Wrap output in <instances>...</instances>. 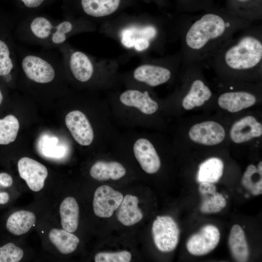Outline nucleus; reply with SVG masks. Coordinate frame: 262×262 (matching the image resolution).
<instances>
[{"mask_svg":"<svg viewBox=\"0 0 262 262\" xmlns=\"http://www.w3.org/2000/svg\"><path fill=\"white\" fill-rule=\"evenodd\" d=\"M123 198V195L108 185H102L95 191L93 201L95 214L99 217H111L118 209Z\"/></svg>","mask_w":262,"mask_h":262,"instance_id":"obj_8","label":"nucleus"},{"mask_svg":"<svg viewBox=\"0 0 262 262\" xmlns=\"http://www.w3.org/2000/svg\"><path fill=\"white\" fill-rule=\"evenodd\" d=\"M228 244L232 256L236 261H247L249 255L248 244L245 232L239 225H234L231 228Z\"/></svg>","mask_w":262,"mask_h":262,"instance_id":"obj_20","label":"nucleus"},{"mask_svg":"<svg viewBox=\"0 0 262 262\" xmlns=\"http://www.w3.org/2000/svg\"><path fill=\"white\" fill-rule=\"evenodd\" d=\"M160 35V30L158 26L148 24L124 28L120 33V39L126 48L142 51L148 49L159 38Z\"/></svg>","mask_w":262,"mask_h":262,"instance_id":"obj_6","label":"nucleus"},{"mask_svg":"<svg viewBox=\"0 0 262 262\" xmlns=\"http://www.w3.org/2000/svg\"><path fill=\"white\" fill-rule=\"evenodd\" d=\"M262 134V125L251 115L246 116L235 122L230 131V137L235 143H242Z\"/></svg>","mask_w":262,"mask_h":262,"instance_id":"obj_15","label":"nucleus"},{"mask_svg":"<svg viewBox=\"0 0 262 262\" xmlns=\"http://www.w3.org/2000/svg\"><path fill=\"white\" fill-rule=\"evenodd\" d=\"M13 179L11 175L6 173H0V185L4 187H8L13 183Z\"/></svg>","mask_w":262,"mask_h":262,"instance_id":"obj_32","label":"nucleus"},{"mask_svg":"<svg viewBox=\"0 0 262 262\" xmlns=\"http://www.w3.org/2000/svg\"><path fill=\"white\" fill-rule=\"evenodd\" d=\"M258 173L261 175L262 176V162H260L258 165V167L257 168Z\"/></svg>","mask_w":262,"mask_h":262,"instance_id":"obj_34","label":"nucleus"},{"mask_svg":"<svg viewBox=\"0 0 262 262\" xmlns=\"http://www.w3.org/2000/svg\"><path fill=\"white\" fill-rule=\"evenodd\" d=\"M3 100V95L2 94V92L1 90L0 89V105L1 103Z\"/></svg>","mask_w":262,"mask_h":262,"instance_id":"obj_36","label":"nucleus"},{"mask_svg":"<svg viewBox=\"0 0 262 262\" xmlns=\"http://www.w3.org/2000/svg\"><path fill=\"white\" fill-rule=\"evenodd\" d=\"M125 168L116 161H98L90 170V176L98 181L117 180L125 176Z\"/></svg>","mask_w":262,"mask_h":262,"instance_id":"obj_19","label":"nucleus"},{"mask_svg":"<svg viewBox=\"0 0 262 262\" xmlns=\"http://www.w3.org/2000/svg\"><path fill=\"white\" fill-rule=\"evenodd\" d=\"M65 15L79 17L98 18L115 14L130 0H62Z\"/></svg>","mask_w":262,"mask_h":262,"instance_id":"obj_4","label":"nucleus"},{"mask_svg":"<svg viewBox=\"0 0 262 262\" xmlns=\"http://www.w3.org/2000/svg\"><path fill=\"white\" fill-rule=\"evenodd\" d=\"M57 0H16L24 15L37 13L40 9Z\"/></svg>","mask_w":262,"mask_h":262,"instance_id":"obj_31","label":"nucleus"},{"mask_svg":"<svg viewBox=\"0 0 262 262\" xmlns=\"http://www.w3.org/2000/svg\"><path fill=\"white\" fill-rule=\"evenodd\" d=\"M19 128L18 119L9 115L0 119V145H8L16 139Z\"/></svg>","mask_w":262,"mask_h":262,"instance_id":"obj_27","label":"nucleus"},{"mask_svg":"<svg viewBox=\"0 0 262 262\" xmlns=\"http://www.w3.org/2000/svg\"><path fill=\"white\" fill-rule=\"evenodd\" d=\"M258 173L256 167L253 164L249 165L243 176L241 183L243 186L253 195L258 196L262 193V179L254 181L253 176Z\"/></svg>","mask_w":262,"mask_h":262,"instance_id":"obj_28","label":"nucleus"},{"mask_svg":"<svg viewBox=\"0 0 262 262\" xmlns=\"http://www.w3.org/2000/svg\"><path fill=\"white\" fill-rule=\"evenodd\" d=\"M254 22L235 15L205 13L192 20L185 21L180 28L181 61L185 64L206 61L236 33Z\"/></svg>","mask_w":262,"mask_h":262,"instance_id":"obj_1","label":"nucleus"},{"mask_svg":"<svg viewBox=\"0 0 262 262\" xmlns=\"http://www.w3.org/2000/svg\"><path fill=\"white\" fill-rule=\"evenodd\" d=\"M212 95L209 87L201 80H195L182 100V105L187 110L193 109L202 105L210 98Z\"/></svg>","mask_w":262,"mask_h":262,"instance_id":"obj_21","label":"nucleus"},{"mask_svg":"<svg viewBox=\"0 0 262 262\" xmlns=\"http://www.w3.org/2000/svg\"><path fill=\"white\" fill-rule=\"evenodd\" d=\"M49 238L58 250L63 254L74 251L80 242L77 236L64 229H52L49 232Z\"/></svg>","mask_w":262,"mask_h":262,"instance_id":"obj_24","label":"nucleus"},{"mask_svg":"<svg viewBox=\"0 0 262 262\" xmlns=\"http://www.w3.org/2000/svg\"><path fill=\"white\" fill-rule=\"evenodd\" d=\"M134 79L151 87L167 82L171 72L167 67L157 64H144L136 67L133 72Z\"/></svg>","mask_w":262,"mask_h":262,"instance_id":"obj_14","label":"nucleus"},{"mask_svg":"<svg viewBox=\"0 0 262 262\" xmlns=\"http://www.w3.org/2000/svg\"><path fill=\"white\" fill-rule=\"evenodd\" d=\"M17 168L20 177L25 180L31 190L38 192L43 188L48 174L45 165L33 159L25 157L18 161Z\"/></svg>","mask_w":262,"mask_h":262,"instance_id":"obj_10","label":"nucleus"},{"mask_svg":"<svg viewBox=\"0 0 262 262\" xmlns=\"http://www.w3.org/2000/svg\"><path fill=\"white\" fill-rule=\"evenodd\" d=\"M134 156L142 169L147 173H156L161 166L159 155L152 143L144 137L138 138L133 145Z\"/></svg>","mask_w":262,"mask_h":262,"instance_id":"obj_12","label":"nucleus"},{"mask_svg":"<svg viewBox=\"0 0 262 262\" xmlns=\"http://www.w3.org/2000/svg\"><path fill=\"white\" fill-rule=\"evenodd\" d=\"M189 136L191 140L196 143L213 146L224 140L225 131L219 123L208 121L193 125L189 131Z\"/></svg>","mask_w":262,"mask_h":262,"instance_id":"obj_11","label":"nucleus"},{"mask_svg":"<svg viewBox=\"0 0 262 262\" xmlns=\"http://www.w3.org/2000/svg\"><path fill=\"white\" fill-rule=\"evenodd\" d=\"M180 232L178 224L170 216H157L153 222L152 234L154 243L161 252H171L176 248Z\"/></svg>","mask_w":262,"mask_h":262,"instance_id":"obj_5","label":"nucleus"},{"mask_svg":"<svg viewBox=\"0 0 262 262\" xmlns=\"http://www.w3.org/2000/svg\"><path fill=\"white\" fill-rule=\"evenodd\" d=\"M5 41L0 39V76L11 79V73L14 69L16 62H18V55L15 56Z\"/></svg>","mask_w":262,"mask_h":262,"instance_id":"obj_26","label":"nucleus"},{"mask_svg":"<svg viewBox=\"0 0 262 262\" xmlns=\"http://www.w3.org/2000/svg\"><path fill=\"white\" fill-rule=\"evenodd\" d=\"M236 71L261 67L262 30L253 24L236 33L206 61Z\"/></svg>","mask_w":262,"mask_h":262,"instance_id":"obj_3","label":"nucleus"},{"mask_svg":"<svg viewBox=\"0 0 262 262\" xmlns=\"http://www.w3.org/2000/svg\"><path fill=\"white\" fill-rule=\"evenodd\" d=\"M90 29L88 20L82 18L66 15L63 19H54L35 13L24 15L16 34L21 42L54 49L67 42L73 34Z\"/></svg>","mask_w":262,"mask_h":262,"instance_id":"obj_2","label":"nucleus"},{"mask_svg":"<svg viewBox=\"0 0 262 262\" xmlns=\"http://www.w3.org/2000/svg\"><path fill=\"white\" fill-rule=\"evenodd\" d=\"M131 255L127 251H121L115 253L99 252L95 256L96 262H129Z\"/></svg>","mask_w":262,"mask_h":262,"instance_id":"obj_30","label":"nucleus"},{"mask_svg":"<svg viewBox=\"0 0 262 262\" xmlns=\"http://www.w3.org/2000/svg\"><path fill=\"white\" fill-rule=\"evenodd\" d=\"M138 198L130 194L126 195L123 198L117 212L119 221L126 226H132L139 222L143 214L138 208Z\"/></svg>","mask_w":262,"mask_h":262,"instance_id":"obj_18","label":"nucleus"},{"mask_svg":"<svg viewBox=\"0 0 262 262\" xmlns=\"http://www.w3.org/2000/svg\"><path fill=\"white\" fill-rule=\"evenodd\" d=\"M63 229L69 232H75L78 226L79 208L75 198L67 197L62 202L59 209Z\"/></svg>","mask_w":262,"mask_h":262,"instance_id":"obj_22","label":"nucleus"},{"mask_svg":"<svg viewBox=\"0 0 262 262\" xmlns=\"http://www.w3.org/2000/svg\"><path fill=\"white\" fill-rule=\"evenodd\" d=\"M36 221L34 214L28 211L20 210L12 213L7 220L6 226L12 234L18 236L27 233Z\"/></svg>","mask_w":262,"mask_h":262,"instance_id":"obj_23","label":"nucleus"},{"mask_svg":"<svg viewBox=\"0 0 262 262\" xmlns=\"http://www.w3.org/2000/svg\"><path fill=\"white\" fill-rule=\"evenodd\" d=\"M23 250L12 243L0 247V262H18L23 256Z\"/></svg>","mask_w":262,"mask_h":262,"instance_id":"obj_29","label":"nucleus"},{"mask_svg":"<svg viewBox=\"0 0 262 262\" xmlns=\"http://www.w3.org/2000/svg\"><path fill=\"white\" fill-rule=\"evenodd\" d=\"M256 102L255 97L246 91L226 92L218 98V103L222 109L235 113L253 105Z\"/></svg>","mask_w":262,"mask_h":262,"instance_id":"obj_17","label":"nucleus"},{"mask_svg":"<svg viewBox=\"0 0 262 262\" xmlns=\"http://www.w3.org/2000/svg\"></svg>","mask_w":262,"mask_h":262,"instance_id":"obj_37","label":"nucleus"},{"mask_svg":"<svg viewBox=\"0 0 262 262\" xmlns=\"http://www.w3.org/2000/svg\"><path fill=\"white\" fill-rule=\"evenodd\" d=\"M119 100L124 106L134 108L143 115H152L159 108L158 103L147 91L127 89L120 94Z\"/></svg>","mask_w":262,"mask_h":262,"instance_id":"obj_13","label":"nucleus"},{"mask_svg":"<svg viewBox=\"0 0 262 262\" xmlns=\"http://www.w3.org/2000/svg\"><path fill=\"white\" fill-rule=\"evenodd\" d=\"M237 1L239 2H240V3H247V2H249L251 1H252V0H236Z\"/></svg>","mask_w":262,"mask_h":262,"instance_id":"obj_35","label":"nucleus"},{"mask_svg":"<svg viewBox=\"0 0 262 262\" xmlns=\"http://www.w3.org/2000/svg\"><path fill=\"white\" fill-rule=\"evenodd\" d=\"M220 238V233L216 227L211 224L206 225L188 239L186 248L193 255H205L216 247Z\"/></svg>","mask_w":262,"mask_h":262,"instance_id":"obj_7","label":"nucleus"},{"mask_svg":"<svg viewBox=\"0 0 262 262\" xmlns=\"http://www.w3.org/2000/svg\"><path fill=\"white\" fill-rule=\"evenodd\" d=\"M198 191L201 196L200 211L204 213H213L220 212L226 206L225 198L216 191L213 183H199Z\"/></svg>","mask_w":262,"mask_h":262,"instance_id":"obj_16","label":"nucleus"},{"mask_svg":"<svg viewBox=\"0 0 262 262\" xmlns=\"http://www.w3.org/2000/svg\"><path fill=\"white\" fill-rule=\"evenodd\" d=\"M223 168V162L220 159L213 157L206 160L199 166L197 181L199 183L217 182L222 176Z\"/></svg>","mask_w":262,"mask_h":262,"instance_id":"obj_25","label":"nucleus"},{"mask_svg":"<svg viewBox=\"0 0 262 262\" xmlns=\"http://www.w3.org/2000/svg\"><path fill=\"white\" fill-rule=\"evenodd\" d=\"M66 125L76 142L82 146L92 144L94 139L92 126L86 115L79 110L68 113L65 117Z\"/></svg>","mask_w":262,"mask_h":262,"instance_id":"obj_9","label":"nucleus"},{"mask_svg":"<svg viewBox=\"0 0 262 262\" xmlns=\"http://www.w3.org/2000/svg\"><path fill=\"white\" fill-rule=\"evenodd\" d=\"M9 200L8 194L5 192H0V204H5Z\"/></svg>","mask_w":262,"mask_h":262,"instance_id":"obj_33","label":"nucleus"}]
</instances>
